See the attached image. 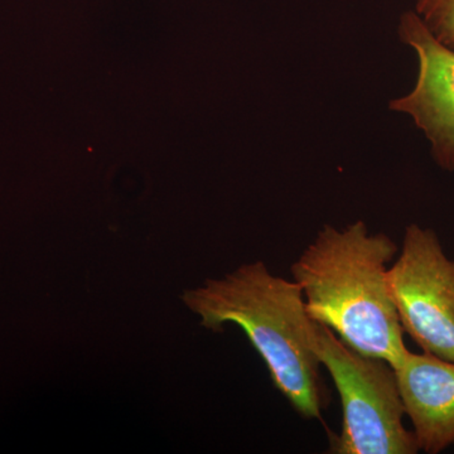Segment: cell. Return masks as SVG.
Masks as SVG:
<instances>
[{
  "label": "cell",
  "mask_w": 454,
  "mask_h": 454,
  "mask_svg": "<svg viewBox=\"0 0 454 454\" xmlns=\"http://www.w3.org/2000/svg\"><path fill=\"white\" fill-rule=\"evenodd\" d=\"M310 346L330 372L342 405V428L331 439L336 454H415L413 432L403 423L405 409L394 367L382 358L348 348L312 319Z\"/></svg>",
  "instance_id": "cell-3"
},
{
  "label": "cell",
  "mask_w": 454,
  "mask_h": 454,
  "mask_svg": "<svg viewBox=\"0 0 454 454\" xmlns=\"http://www.w3.org/2000/svg\"><path fill=\"white\" fill-rule=\"evenodd\" d=\"M387 286L403 331L427 354L454 363V260L432 229L406 227Z\"/></svg>",
  "instance_id": "cell-4"
},
{
  "label": "cell",
  "mask_w": 454,
  "mask_h": 454,
  "mask_svg": "<svg viewBox=\"0 0 454 454\" xmlns=\"http://www.w3.org/2000/svg\"><path fill=\"white\" fill-rule=\"evenodd\" d=\"M400 37L417 52L419 70L413 91L393 101L391 109L411 115L432 145L438 166L454 172V50L413 12L403 16Z\"/></svg>",
  "instance_id": "cell-5"
},
{
  "label": "cell",
  "mask_w": 454,
  "mask_h": 454,
  "mask_svg": "<svg viewBox=\"0 0 454 454\" xmlns=\"http://www.w3.org/2000/svg\"><path fill=\"white\" fill-rule=\"evenodd\" d=\"M417 14L442 44L454 50V0H418Z\"/></svg>",
  "instance_id": "cell-7"
},
{
  "label": "cell",
  "mask_w": 454,
  "mask_h": 454,
  "mask_svg": "<svg viewBox=\"0 0 454 454\" xmlns=\"http://www.w3.org/2000/svg\"><path fill=\"white\" fill-rule=\"evenodd\" d=\"M206 330L239 325L262 358L274 387L304 419L321 420L328 391L310 346L312 318L294 280L273 276L262 262L245 264L221 279L182 295Z\"/></svg>",
  "instance_id": "cell-1"
},
{
  "label": "cell",
  "mask_w": 454,
  "mask_h": 454,
  "mask_svg": "<svg viewBox=\"0 0 454 454\" xmlns=\"http://www.w3.org/2000/svg\"><path fill=\"white\" fill-rule=\"evenodd\" d=\"M396 253L389 236L370 235L357 221L345 230L325 226L291 267L310 318L348 348L391 366L408 351L387 286Z\"/></svg>",
  "instance_id": "cell-2"
},
{
  "label": "cell",
  "mask_w": 454,
  "mask_h": 454,
  "mask_svg": "<svg viewBox=\"0 0 454 454\" xmlns=\"http://www.w3.org/2000/svg\"><path fill=\"white\" fill-rule=\"evenodd\" d=\"M393 367L419 450L443 452L454 444V363L408 349Z\"/></svg>",
  "instance_id": "cell-6"
}]
</instances>
